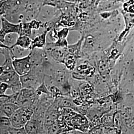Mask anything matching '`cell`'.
Wrapping results in <instances>:
<instances>
[{"label": "cell", "instance_id": "6da1fadb", "mask_svg": "<svg viewBox=\"0 0 134 134\" xmlns=\"http://www.w3.org/2000/svg\"><path fill=\"white\" fill-rule=\"evenodd\" d=\"M33 114L34 110L32 107H19L10 118L12 126L16 128L24 127Z\"/></svg>", "mask_w": 134, "mask_h": 134}, {"label": "cell", "instance_id": "7a4b0ae2", "mask_svg": "<svg viewBox=\"0 0 134 134\" xmlns=\"http://www.w3.org/2000/svg\"><path fill=\"white\" fill-rule=\"evenodd\" d=\"M0 81L8 84L13 93L18 92L23 88L20 77L14 69L4 71L0 75Z\"/></svg>", "mask_w": 134, "mask_h": 134}, {"label": "cell", "instance_id": "3957f363", "mask_svg": "<svg viewBox=\"0 0 134 134\" xmlns=\"http://www.w3.org/2000/svg\"><path fill=\"white\" fill-rule=\"evenodd\" d=\"M12 64L15 71L19 76H22L27 74L32 67L30 53L23 57L13 58Z\"/></svg>", "mask_w": 134, "mask_h": 134}, {"label": "cell", "instance_id": "277c9868", "mask_svg": "<svg viewBox=\"0 0 134 134\" xmlns=\"http://www.w3.org/2000/svg\"><path fill=\"white\" fill-rule=\"evenodd\" d=\"M35 93V91L34 90L23 88L19 92L17 104L19 107H32Z\"/></svg>", "mask_w": 134, "mask_h": 134}, {"label": "cell", "instance_id": "5b68a950", "mask_svg": "<svg viewBox=\"0 0 134 134\" xmlns=\"http://www.w3.org/2000/svg\"><path fill=\"white\" fill-rule=\"evenodd\" d=\"M20 77V81L23 88L31 89L35 91L38 85L37 74L36 69L32 67L30 71Z\"/></svg>", "mask_w": 134, "mask_h": 134}, {"label": "cell", "instance_id": "8992f818", "mask_svg": "<svg viewBox=\"0 0 134 134\" xmlns=\"http://www.w3.org/2000/svg\"><path fill=\"white\" fill-rule=\"evenodd\" d=\"M2 28L1 29L4 32L8 34H16L19 35L20 31V24L14 23L8 19L5 16H1Z\"/></svg>", "mask_w": 134, "mask_h": 134}, {"label": "cell", "instance_id": "52a82bcc", "mask_svg": "<svg viewBox=\"0 0 134 134\" xmlns=\"http://www.w3.org/2000/svg\"><path fill=\"white\" fill-rule=\"evenodd\" d=\"M32 38L26 35H19L14 45L10 48H13L15 46H19L25 50H31Z\"/></svg>", "mask_w": 134, "mask_h": 134}, {"label": "cell", "instance_id": "ba28073f", "mask_svg": "<svg viewBox=\"0 0 134 134\" xmlns=\"http://www.w3.org/2000/svg\"><path fill=\"white\" fill-rule=\"evenodd\" d=\"M47 30L45 31L40 35L36 36L34 38L32 39V43L31 50L35 48H41L43 47L46 43V35Z\"/></svg>", "mask_w": 134, "mask_h": 134}, {"label": "cell", "instance_id": "9c48e42d", "mask_svg": "<svg viewBox=\"0 0 134 134\" xmlns=\"http://www.w3.org/2000/svg\"><path fill=\"white\" fill-rule=\"evenodd\" d=\"M0 107L4 116L10 118L19 106L14 103L8 102L0 106Z\"/></svg>", "mask_w": 134, "mask_h": 134}, {"label": "cell", "instance_id": "30bf717a", "mask_svg": "<svg viewBox=\"0 0 134 134\" xmlns=\"http://www.w3.org/2000/svg\"><path fill=\"white\" fill-rule=\"evenodd\" d=\"M12 127L10 118L5 116L0 117V134H8Z\"/></svg>", "mask_w": 134, "mask_h": 134}, {"label": "cell", "instance_id": "8fae6325", "mask_svg": "<svg viewBox=\"0 0 134 134\" xmlns=\"http://www.w3.org/2000/svg\"><path fill=\"white\" fill-rule=\"evenodd\" d=\"M18 36L19 34H8L5 37V41L4 42V43L9 47H10L15 43Z\"/></svg>", "mask_w": 134, "mask_h": 134}, {"label": "cell", "instance_id": "7c38bea8", "mask_svg": "<svg viewBox=\"0 0 134 134\" xmlns=\"http://www.w3.org/2000/svg\"><path fill=\"white\" fill-rule=\"evenodd\" d=\"M8 102H11V94H0V106Z\"/></svg>", "mask_w": 134, "mask_h": 134}, {"label": "cell", "instance_id": "4fadbf2b", "mask_svg": "<svg viewBox=\"0 0 134 134\" xmlns=\"http://www.w3.org/2000/svg\"><path fill=\"white\" fill-rule=\"evenodd\" d=\"M8 89H10V86L8 84L4 82L0 81V94H4Z\"/></svg>", "mask_w": 134, "mask_h": 134}, {"label": "cell", "instance_id": "5bb4252c", "mask_svg": "<svg viewBox=\"0 0 134 134\" xmlns=\"http://www.w3.org/2000/svg\"><path fill=\"white\" fill-rule=\"evenodd\" d=\"M2 48L9 49V48H10V47H9V46H8L7 45H6L4 43H3V42H2V41L0 40V49H2Z\"/></svg>", "mask_w": 134, "mask_h": 134}, {"label": "cell", "instance_id": "9a60e30c", "mask_svg": "<svg viewBox=\"0 0 134 134\" xmlns=\"http://www.w3.org/2000/svg\"><path fill=\"white\" fill-rule=\"evenodd\" d=\"M65 1H66L67 2L71 3H75L77 2V0H64Z\"/></svg>", "mask_w": 134, "mask_h": 134}, {"label": "cell", "instance_id": "2e32d148", "mask_svg": "<svg viewBox=\"0 0 134 134\" xmlns=\"http://www.w3.org/2000/svg\"><path fill=\"white\" fill-rule=\"evenodd\" d=\"M4 72V70H3V68L2 66H0V75L3 72Z\"/></svg>", "mask_w": 134, "mask_h": 134}, {"label": "cell", "instance_id": "e0dca14e", "mask_svg": "<svg viewBox=\"0 0 134 134\" xmlns=\"http://www.w3.org/2000/svg\"><path fill=\"white\" fill-rule=\"evenodd\" d=\"M3 116H4V114H3V112H2V111L1 109V107H0V117Z\"/></svg>", "mask_w": 134, "mask_h": 134}, {"label": "cell", "instance_id": "ac0fdd59", "mask_svg": "<svg viewBox=\"0 0 134 134\" xmlns=\"http://www.w3.org/2000/svg\"><path fill=\"white\" fill-rule=\"evenodd\" d=\"M2 28V19L1 17H0V29Z\"/></svg>", "mask_w": 134, "mask_h": 134}, {"label": "cell", "instance_id": "d6986e66", "mask_svg": "<svg viewBox=\"0 0 134 134\" xmlns=\"http://www.w3.org/2000/svg\"><path fill=\"white\" fill-rule=\"evenodd\" d=\"M15 1H17V0H15Z\"/></svg>", "mask_w": 134, "mask_h": 134}]
</instances>
